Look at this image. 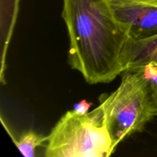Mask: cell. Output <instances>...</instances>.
<instances>
[{
    "label": "cell",
    "instance_id": "5b68a950",
    "mask_svg": "<svg viewBox=\"0 0 157 157\" xmlns=\"http://www.w3.org/2000/svg\"><path fill=\"white\" fill-rule=\"evenodd\" d=\"M149 63L157 64V34L131 41L126 71L136 70Z\"/></svg>",
    "mask_w": 157,
    "mask_h": 157
},
{
    "label": "cell",
    "instance_id": "52a82bcc",
    "mask_svg": "<svg viewBox=\"0 0 157 157\" xmlns=\"http://www.w3.org/2000/svg\"><path fill=\"white\" fill-rule=\"evenodd\" d=\"M136 70L140 71L145 81L154 117L157 116V64L149 63Z\"/></svg>",
    "mask_w": 157,
    "mask_h": 157
},
{
    "label": "cell",
    "instance_id": "9c48e42d",
    "mask_svg": "<svg viewBox=\"0 0 157 157\" xmlns=\"http://www.w3.org/2000/svg\"><path fill=\"white\" fill-rule=\"evenodd\" d=\"M91 105V103H88L87 101H82L80 103H78V104H75L74 110L79 112V113H88V110Z\"/></svg>",
    "mask_w": 157,
    "mask_h": 157
},
{
    "label": "cell",
    "instance_id": "6da1fadb",
    "mask_svg": "<svg viewBox=\"0 0 157 157\" xmlns=\"http://www.w3.org/2000/svg\"><path fill=\"white\" fill-rule=\"evenodd\" d=\"M69 64L90 84H107L127 70L132 40L108 0H63Z\"/></svg>",
    "mask_w": 157,
    "mask_h": 157
},
{
    "label": "cell",
    "instance_id": "3957f363",
    "mask_svg": "<svg viewBox=\"0 0 157 157\" xmlns=\"http://www.w3.org/2000/svg\"><path fill=\"white\" fill-rule=\"evenodd\" d=\"M47 157H108L112 141L97 107L90 113L67 111L48 136Z\"/></svg>",
    "mask_w": 157,
    "mask_h": 157
},
{
    "label": "cell",
    "instance_id": "8992f818",
    "mask_svg": "<svg viewBox=\"0 0 157 157\" xmlns=\"http://www.w3.org/2000/svg\"><path fill=\"white\" fill-rule=\"evenodd\" d=\"M20 0H1L2 10L6 11V25L2 29V69L1 81L3 83L5 67V55L10 41L12 33L13 32L14 25L16 18L18 9L19 8ZM4 22L2 23V25Z\"/></svg>",
    "mask_w": 157,
    "mask_h": 157
},
{
    "label": "cell",
    "instance_id": "7a4b0ae2",
    "mask_svg": "<svg viewBox=\"0 0 157 157\" xmlns=\"http://www.w3.org/2000/svg\"><path fill=\"white\" fill-rule=\"evenodd\" d=\"M116 90L103 96L98 107L112 141L113 153L126 138L143 131L153 117L145 81L140 70L126 71Z\"/></svg>",
    "mask_w": 157,
    "mask_h": 157
},
{
    "label": "cell",
    "instance_id": "277c9868",
    "mask_svg": "<svg viewBox=\"0 0 157 157\" xmlns=\"http://www.w3.org/2000/svg\"><path fill=\"white\" fill-rule=\"evenodd\" d=\"M108 2L132 41L157 34V6L135 2Z\"/></svg>",
    "mask_w": 157,
    "mask_h": 157
},
{
    "label": "cell",
    "instance_id": "30bf717a",
    "mask_svg": "<svg viewBox=\"0 0 157 157\" xmlns=\"http://www.w3.org/2000/svg\"><path fill=\"white\" fill-rule=\"evenodd\" d=\"M108 1H123V2H135L144 3L157 6V0H108Z\"/></svg>",
    "mask_w": 157,
    "mask_h": 157
},
{
    "label": "cell",
    "instance_id": "ba28073f",
    "mask_svg": "<svg viewBox=\"0 0 157 157\" xmlns=\"http://www.w3.org/2000/svg\"><path fill=\"white\" fill-rule=\"evenodd\" d=\"M48 141V136H43L32 130L23 133L18 141H15L20 153L25 157H34L35 150L41 144Z\"/></svg>",
    "mask_w": 157,
    "mask_h": 157
}]
</instances>
